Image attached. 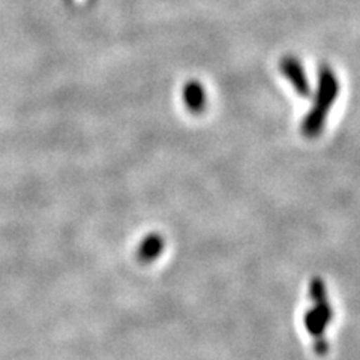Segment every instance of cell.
<instances>
[{
    "label": "cell",
    "instance_id": "7a4b0ae2",
    "mask_svg": "<svg viewBox=\"0 0 360 360\" xmlns=\"http://www.w3.org/2000/svg\"><path fill=\"white\" fill-rule=\"evenodd\" d=\"M279 70L300 98L311 96V86L305 74V68H303L297 58H295V56H284L279 62Z\"/></svg>",
    "mask_w": 360,
    "mask_h": 360
},
{
    "label": "cell",
    "instance_id": "3957f363",
    "mask_svg": "<svg viewBox=\"0 0 360 360\" xmlns=\"http://www.w3.org/2000/svg\"><path fill=\"white\" fill-rule=\"evenodd\" d=\"M184 101L191 112L200 115L201 111H205L207 104L205 87L201 86L200 82H189L184 89Z\"/></svg>",
    "mask_w": 360,
    "mask_h": 360
},
{
    "label": "cell",
    "instance_id": "277c9868",
    "mask_svg": "<svg viewBox=\"0 0 360 360\" xmlns=\"http://www.w3.org/2000/svg\"><path fill=\"white\" fill-rule=\"evenodd\" d=\"M162 239L158 234H150L148 238L143 239L139 246V258L143 263H150L155 258L160 257L162 251Z\"/></svg>",
    "mask_w": 360,
    "mask_h": 360
},
{
    "label": "cell",
    "instance_id": "6da1fadb",
    "mask_svg": "<svg viewBox=\"0 0 360 360\" xmlns=\"http://www.w3.org/2000/svg\"><path fill=\"white\" fill-rule=\"evenodd\" d=\"M340 95V82L329 65H321L319 71V84L315 90L314 105L302 122V134L315 139L323 132L329 111Z\"/></svg>",
    "mask_w": 360,
    "mask_h": 360
}]
</instances>
